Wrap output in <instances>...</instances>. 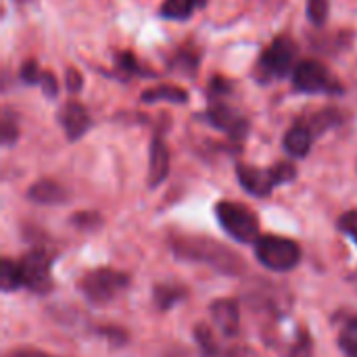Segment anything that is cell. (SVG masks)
<instances>
[{"label":"cell","instance_id":"cell-29","mask_svg":"<svg viewBox=\"0 0 357 357\" xmlns=\"http://www.w3.org/2000/svg\"><path fill=\"white\" fill-rule=\"evenodd\" d=\"M71 222L82 230H92V228L100 226V215L98 213H77V215H73Z\"/></svg>","mask_w":357,"mask_h":357},{"label":"cell","instance_id":"cell-5","mask_svg":"<svg viewBox=\"0 0 357 357\" xmlns=\"http://www.w3.org/2000/svg\"><path fill=\"white\" fill-rule=\"evenodd\" d=\"M293 88L303 94H343V84L316 59H305L293 69Z\"/></svg>","mask_w":357,"mask_h":357},{"label":"cell","instance_id":"cell-2","mask_svg":"<svg viewBox=\"0 0 357 357\" xmlns=\"http://www.w3.org/2000/svg\"><path fill=\"white\" fill-rule=\"evenodd\" d=\"M255 247V257L257 261L268 268L270 272H291L299 266L301 261V249L295 241L276 236V234H266L259 236Z\"/></svg>","mask_w":357,"mask_h":357},{"label":"cell","instance_id":"cell-4","mask_svg":"<svg viewBox=\"0 0 357 357\" xmlns=\"http://www.w3.org/2000/svg\"><path fill=\"white\" fill-rule=\"evenodd\" d=\"M128 287H130V276L123 274V272H119V270H113V268L92 270L79 282V289H82L84 297L90 303H96V305H102V303L113 301Z\"/></svg>","mask_w":357,"mask_h":357},{"label":"cell","instance_id":"cell-13","mask_svg":"<svg viewBox=\"0 0 357 357\" xmlns=\"http://www.w3.org/2000/svg\"><path fill=\"white\" fill-rule=\"evenodd\" d=\"M312 142H314V130L305 123H297L293 126L287 134H284V151L291 155V157H305L312 149Z\"/></svg>","mask_w":357,"mask_h":357},{"label":"cell","instance_id":"cell-20","mask_svg":"<svg viewBox=\"0 0 357 357\" xmlns=\"http://www.w3.org/2000/svg\"><path fill=\"white\" fill-rule=\"evenodd\" d=\"M339 347L345 357H357V316L351 318L339 333Z\"/></svg>","mask_w":357,"mask_h":357},{"label":"cell","instance_id":"cell-7","mask_svg":"<svg viewBox=\"0 0 357 357\" xmlns=\"http://www.w3.org/2000/svg\"><path fill=\"white\" fill-rule=\"evenodd\" d=\"M21 276H23V289H29L36 295H46L52 289V257L44 249H31L23 255L19 261Z\"/></svg>","mask_w":357,"mask_h":357},{"label":"cell","instance_id":"cell-30","mask_svg":"<svg viewBox=\"0 0 357 357\" xmlns=\"http://www.w3.org/2000/svg\"><path fill=\"white\" fill-rule=\"evenodd\" d=\"M65 86H67V90L69 92H79L82 90V84H84V77H82V73L77 71V69H73V67H69L67 71H65Z\"/></svg>","mask_w":357,"mask_h":357},{"label":"cell","instance_id":"cell-6","mask_svg":"<svg viewBox=\"0 0 357 357\" xmlns=\"http://www.w3.org/2000/svg\"><path fill=\"white\" fill-rule=\"evenodd\" d=\"M297 61V44L289 36H278L270 42L259 59V71L264 79H278L284 77Z\"/></svg>","mask_w":357,"mask_h":357},{"label":"cell","instance_id":"cell-21","mask_svg":"<svg viewBox=\"0 0 357 357\" xmlns=\"http://www.w3.org/2000/svg\"><path fill=\"white\" fill-rule=\"evenodd\" d=\"M331 0H307V17L314 25H322L328 17Z\"/></svg>","mask_w":357,"mask_h":357},{"label":"cell","instance_id":"cell-11","mask_svg":"<svg viewBox=\"0 0 357 357\" xmlns=\"http://www.w3.org/2000/svg\"><path fill=\"white\" fill-rule=\"evenodd\" d=\"M211 318L224 337H236L241 333V310L234 299H218L211 303Z\"/></svg>","mask_w":357,"mask_h":357},{"label":"cell","instance_id":"cell-25","mask_svg":"<svg viewBox=\"0 0 357 357\" xmlns=\"http://www.w3.org/2000/svg\"><path fill=\"white\" fill-rule=\"evenodd\" d=\"M289 357H314V343H312V339H310L307 333H301L299 335V339L293 345Z\"/></svg>","mask_w":357,"mask_h":357},{"label":"cell","instance_id":"cell-9","mask_svg":"<svg viewBox=\"0 0 357 357\" xmlns=\"http://www.w3.org/2000/svg\"><path fill=\"white\" fill-rule=\"evenodd\" d=\"M59 121H61L69 142H77L92 128V117L86 111V107H82L79 102H67L59 111Z\"/></svg>","mask_w":357,"mask_h":357},{"label":"cell","instance_id":"cell-1","mask_svg":"<svg viewBox=\"0 0 357 357\" xmlns=\"http://www.w3.org/2000/svg\"><path fill=\"white\" fill-rule=\"evenodd\" d=\"M172 251L182 261L203 264L224 276H241L247 272L238 253L207 236H178L172 241Z\"/></svg>","mask_w":357,"mask_h":357},{"label":"cell","instance_id":"cell-32","mask_svg":"<svg viewBox=\"0 0 357 357\" xmlns=\"http://www.w3.org/2000/svg\"><path fill=\"white\" fill-rule=\"evenodd\" d=\"M230 82H226L224 77H213V82H211V90L213 92H218V94H224V92H230Z\"/></svg>","mask_w":357,"mask_h":357},{"label":"cell","instance_id":"cell-3","mask_svg":"<svg viewBox=\"0 0 357 357\" xmlns=\"http://www.w3.org/2000/svg\"><path fill=\"white\" fill-rule=\"evenodd\" d=\"M215 218H218L220 226L224 228V232L228 236H232L236 243H243V245L257 243L259 220L249 207H245L241 203H232V201H222L215 205Z\"/></svg>","mask_w":357,"mask_h":357},{"label":"cell","instance_id":"cell-31","mask_svg":"<svg viewBox=\"0 0 357 357\" xmlns=\"http://www.w3.org/2000/svg\"><path fill=\"white\" fill-rule=\"evenodd\" d=\"M40 86L44 90L46 96H56L59 94V86H56V77L52 73H42V79H40Z\"/></svg>","mask_w":357,"mask_h":357},{"label":"cell","instance_id":"cell-14","mask_svg":"<svg viewBox=\"0 0 357 357\" xmlns=\"http://www.w3.org/2000/svg\"><path fill=\"white\" fill-rule=\"evenodd\" d=\"M27 199L38 205H61L67 201V190L52 180H40L27 190Z\"/></svg>","mask_w":357,"mask_h":357},{"label":"cell","instance_id":"cell-19","mask_svg":"<svg viewBox=\"0 0 357 357\" xmlns=\"http://www.w3.org/2000/svg\"><path fill=\"white\" fill-rule=\"evenodd\" d=\"M195 341H197L199 351H201V356L203 357L220 356V347H218L215 337H213V333H211V328H209V326H205V324H197V328H195Z\"/></svg>","mask_w":357,"mask_h":357},{"label":"cell","instance_id":"cell-24","mask_svg":"<svg viewBox=\"0 0 357 357\" xmlns=\"http://www.w3.org/2000/svg\"><path fill=\"white\" fill-rule=\"evenodd\" d=\"M17 121L13 119V115L8 111H4V117H2V144L4 146H10L15 140H17Z\"/></svg>","mask_w":357,"mask_h":357},{"label":"cell","instance_id":"cell-27","mask_svg":"<svg viewBox=\"0 0 357 357\" xmlns=\"http://www.w3.org/2000/svg\"><path fill=\"white\" fill-rule=\"evenodd\" d=\"M339 230L357 243V211H347L339 218Z\"/></svg>","mask_w":357,"mask_h":357},{"label":"cell","instance_id":"cell-22","mask_svg":"<svg viewBox=\"0 0 357 357\" xmlns=\"http://www.w3.org/2000/svg\"><path fill=\"white\" fill-rule=\"evenodd\" d=\"M272 178H274V184L276 186H280V184H289V182H293L295 178H297V169H295V165L293 163H276L272 169Z\"/></svg>","mask_w":357,"mask_h":357},{"label":"cell","instance_id":"cell-10","mask_svg":"<svg viewBox=\"0 0 357 357\" xmlns=\"http://www.w3.org/2000/svg\"><path fill=\"white\" fill-rule=\"evenodd\" d=\"M236 176H238L241 186L249 195L259 197V199L270 197L274 186H276L274 178H272V172H266V169H259V167H251V165H245V163L236 165Z\"/></svg>","mask_w":357,"mask_h":357},{"label":"cell","instance_id":"cell-15","mask_svg":"<svg viewBox=\"0 0 357 357\" xmlns=\"http://www.w3.org/2000/svg\"><path fill=\"white\" fill-rule=\"evenodd\" d=\"M205 0H163L161 4V17L163 19H188L199 6H203Z\"/></svg>","mask_w":357,"mask_h":357},{"label":"cell","instance_id":"cell-17","mask_svg":"<svg viewBox=\"0 0 357 357\" xmlns=\"http://www.w3.org/2000/svg\"><path fill=\"white\" fill-rule=\"evenodd\" d=\"M184 297H186V289H182V287H176V284H159V287H155V305L161 312L172 310Z\"/></svg>","mask_w":357,"mask_h":357},{"label":"cell","instance_id":"cell-12","mask_svg":"<svg viewBox=\"0 0 357 357\" xmlns=\"http://www.w3.org/2000/svg\"><path fill=\"white\" fill-rule=\"evenodd\" d=\"M167 176H169V151L167 144L157 136L151 142V155H149V178H146L149 188L161 186Z\"/></svg>","mask_w":357,"mask_h":357},{"label":"cell","instance_id":"cell-16","mask_svg":"<svg viewBox=\"0 0 357 357\" xmlns=\"http://www.w3.org/2000/svg\"><path fill=\"white\" fill-rule=\"evenodd\" d=\"M159 100H167V102H186L188 100V92L178 88V86H157L151 90L142 92V102H159Z\"/></svg>","mask_w":357,"mask_h":357},{"label":"cell","instance_id":"cell-33","mask_svg":"<svg viewBox=\"0 0 357 357\" xmlns=\"http://www.w3.org/2000/svg\"><path fill=\"white\" fill-rule=\"evenodd\" d=\"M8 357H56V356H50V354L38 351V349H19V351H13Z\"/></svg>","mask_w":357,"mask_h":357},{"label":"cell","instance_id":"cell-8","mask_svg":"<svg viewBox=\"0 0 357 357\" xmlns=\"http://www.w3.org/2000/svg\"><path fill=\"white\" fill-rule=\"evenodd\" d=\"M203 121H207L211 128L226 132L230 138H243L249 130V123L245 117H241L234 109L226 107V105H211L205 113L199 115Z\"/></svg>","mask_w":357,"mask_h":357},{"label":"cell","instance_id":"cell-18","mask_svg":"<svg viewBox=\"0 0 357 357\" xmlns=\"http://www.w3.org/2000/svg\"><path fill=\"white\" fill-rule=\"evenodd\" d=\"M0 284L4 293H13L17 289H23V276H21V266L19 261L13 259H2V270H0Z\"/></svg>","mask_w":357,"mask_h":357},{"label":"cell","instance_id":"cell-34","mask_svg":"<svg viewBox=\"0 0 357 357\" xmlns=\"http://www.w3.org/2000/svg\"><path fill=\"white\" fill-rule=\"evenodd\" d=\"M228 357H257L251 349H245V347H238V349H232Z\"/></svg>","mask_w":357,"mask_h":357},{"label":"cell","instance_id":"cell-28","mask_svg":"<svg viewBox=\"0 0 357 357\" xmlns=\"http://www.w3.org/2000/svg\"><path fill=\"white\" fill-rule=\"evenodd\" d=\"M115 63H117V67L123 69V71L142 73V71H140V65H138V61H136V56H134L132 52H119V54H115Z\"/></svg>","mask_w":357,"mask_h":357},{"label":"cell","instance_id":"cell-26","mask_svg":"<svg viewBox=\"0 0 357 357\" xmlns=\"http://www.w3.org/2000/svg\"><path fill=\"white\" fill-rule=\"evenodd\" d=\"M19 77H21L25 84L33 86V84H40V79H42V71H40V67H38V63H36V61H25V63H23V67H21Z\"/></svg>","mask_w":357,"mask_h":357},{"label":"cell","instance_id":"cell-23","mask_svg":"<svg viewBox=\"0 0 357 357\" xmlns=\"http://www.w3.org/2000/svg\"><path fill=\"white\" fill-rule=\"evenodd\" d=\"M335 123H339V111H333V109H328V111H322V113H318L316 117H314V121H312V130H314V134L318 132H324V130H328V128H333Z\"/></svg>","mask_w":357,"mask_h":357}]
</instances>
